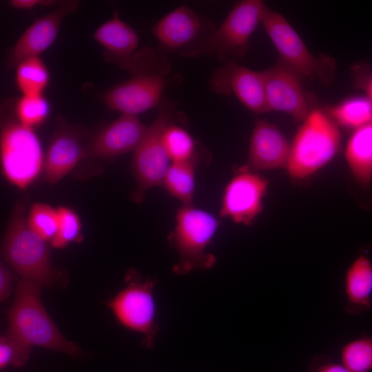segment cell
<instances>
[{
	"label": "cell",
	"instance_id": "6da1fadb",
	"mask_svg": "<svg viewBox=\"0 0 372 372\" xmlns=\"http://www.w3.org/2000/svg\"><path fill=\"white\" fill-rule=\"evenodd\" d=\"M42 287L24 278L17 282L8 311V331L32 347L80 358L83 355L81 348L63 336L45 310L41 300Z\"/></svg>",
	"mask_w": 372,
	"mask_h": 372
},
{
	"label": "cell",
	"instance_id": "7a4b0ae2",
	"mask_svg": "<svg viewBox=\"0 0 372 372\" xmlns=\"http://www.w3.org/2000/svg\"><path fill=\"white\" fill-rule=\"evenodd\" d=\"M23 202L18 203L5 233L1 253L5 261L22 278L42 286H63L51 264L46 241L28 226Z\"/></svg>",
	"mask_w": 372,
	"mask_h": 372
},
{
	"label": "cell",
	"instance_id": "3957f363",
	"mask_svg": "<svg viewBox=\"0 0 372 372\" xmlns=\"http://www.w3.org/2000/svg\"><path fill=\"white\" fill-rule=\"evenodd\" d=\"M341 133L334 121L320 110L309 112L290 146L286 170L293 180L310 177L339 151Z\"/></svg>",
	"mask_w": 372,
	"mask_h": 372
},
{
	"label": "cell",
	"instance_id": "277c9868",
	"mask_svg": "<svg viewBox=\"0 0 372 372\" xmlns=\"http://www.w3.org/2000/svg\"><path fill=\"white\" fill-rule=\"evenodd\" d=\"M220 220L211 213L192 205H182L169 239L178 254L173 271L178 276L214 267L216 256L207 250Z\"/></svg>",
	"mask_w": 372,
	"mask_h": 372
},
{
	"label": "cell",
	"instance_id": "5b68a950",
	"mask_svg": "<svg viewBox=\"0 0 372 372\" xmlns=\"http://www.w3.org/2000/svg\"><path fill=\"white\" fill-rule=\"evenodd\" d=\"M216 27L186 5L180 6L162 17L152 28L161 51L182 57L207 55Z\"/></svg>",
	"mask_w": 372,
	"mask_h": 372
},
{
	"label": "cell",
	"instance_id": "8992f818",
	"mask_svg": "<svg viewBox=\"0 0 372 372\" xmlns=\"http://www.w3.org/2000/svg\"><path fill=\"white\" fill-rule=\"evenodd\" d=\"M260 23L281 56L282 62L296 74L317 79L323 83L332 80L335 74V61L325 56H313L281 14L265 4Z\"/></svg>",
	"mask_w": 372,
	"mask_h": 372
},
{
	"label": "cell",
	"instance_id": "52a82bcc",
	"mask_svg": "<svg viewBox=\"0 0 372 372\" xmlns=\"http://www.w3.org/2000/svg\"><path fill=\"white\" fill-rule=\"evenodd\" d=\"M156 280L143 279L134 271L125 277V286L107 302L118 322L142 335V344L154 347L159 331L154 291Z\"/></svg>",
	"mask_w": 372,
	"mask_h": 372
},
{
	"label": "cell",
	"instance_id": "ba28073f",
	"mask_svg": "<svg viewBox=\"0 0 372 372\" xmlns=\"http://www.w3.org/2000/svg\"><path fill=\"white\" fill-rule=\"evenodd\" d=\"M1 164L3 174L20 189L28 187L44 166L41 142L33 129L18 120L7 121L0 139Z\"/></svg>",
	"mask_w": 372,
	"mask_h": 372
},
{
	"label": "cell",
	"instance_id": "9c48e42d",
	"mask_svg": "<svg viewBox=\"0 0 372 372\" xmlns=\"http://www.w3.org/2000/svg\"><path fill=\"white\" fill-rule=\"evenodd\" d=\"M174 108L171 102L162 104L158 115L147 126L134 150L132 167L138 187L136 197L153 187L162 185L172 164L164 147L163 134L166 127L173 122Z\"/></svg>",
	"mask_w": 372,
	"mask_h": 372
},
{
	"label": "cell",
	"instance_id": "30bf717a",
	"mask_svg": "<svg viewBox=\"0 0 372 372\" xmlns=\"http://www.w3.org/2000/svg\"><path fill=\"white\" fill-rule=\"evenodd\" d=\"M264 6L260 0L237 3L216 28L207 55L215 56L222 64L237 63L246 53L250 38L260 23Z\"/></svg>",
	"mask_w": 372,
	"mask_h": 372
},
{
	"label": "cell",
	"instance_id": "8fae6325",
	"mask_svg": "<svg viewBox=\"0 0 372 372\" xmlns=\"http://www.w3.org/2000/svg\"><path fill=\"white\" fill-rule=\"evenodd\" d=\"M268 180L247 165L237 168L225 187L220 215L250 225L263 209Z\"/></svg>",
	"mask_w": 372,
	"mask_h": 372
},
{
	"label": "cell",
	"instance_id": "7c38bea8",
	"mask_svg": "<svg viewBox=\"0 0 372 372\" xmlns=\"http://www.w3.org/2000/svg\"><path fill=\"white\" fill-rule=\"evenodd\" d=\"M175 80V77L157 72L136 74L110 87L103 100L110 109L121 114L137 116L158 105L165 89Z\"/></svg>",
	"mask_w": 372,
	"mask_h": 372
},
{
	"label": "cell",
	"instance_id": "4fadbf2b",
	"mask_svg": "<svg viewBox=\"0 0 372 372\" xmlns=\"http://www.w3.org/2000/svg\"><path fill=\"white\" fill-rule=\"evenodd\" d=\"M209 86L218 94L227 96L233 93L254 113L270 112L262 72L251 70L237 63L222 64L211 75Z\"/></svg>",
	"mask_w": 372,
	"mask_h": 372
},
{
	"label": "cell",
	"instance_id": "5bb4252c",
	"mask_svg": "<svg viewBox=\"0 0 372 372\" xmlns=\"http://www.w3.org/2000/svg\"><path fill=\"white\" fill-rule=\"evenodd\" d=\"M79 1H61L58 7L35 20L11 48L8 57L9 68H16L25 59L39 56L56 40L61 23L80 7Z\"/></svg>",
	"mask_w": 372,
	"mask_h": 372
},
{
	"label": "cell",
	"instance_id": "9a60e30c",
	"mask_svg": "<svg viewBox=\"0 0 372 372\" xmlns=\"http://www.w3.org/2000/svg\"><path fill=\"white\" fill-rule=\"evenodd\" d=\"M267 104L270 112H282L304 120L309 108L296 73L279 62L262 71Z\"/></svg>",
	"mask_w": 372,
	"mask_h": 372
},
{
	"label": "cell",
	"instance_id": "2e32d148",
	"mask_svg": "<svg viewBox=\"0 0 372 372\" xmlns=\"http://www.w3.org/2000/svg\"><path fill=\"white\" fill-rule=\"evenodd\" d=\"M290 146L275 125L257 119L250 138L247 165L255 172L286 169Z\"/></svg>",
	"mask_w": 372,
	"mask_h": 372
},
{
	"label": "cell",
	"instance_id": "e0dca14e",
	"mask_svg": "<svg viewBox=\"0 0 372 372\" xmlns=\"http://www.w3.org/2000/svg\"><path fill=\"white\" fill-rule=\"evenodd\" d=\"M147 127L138 116L121 114L105 126L94 139L92 154L100 158H113L134 151L141 141Z\"/></svg>",
	"mask_w": 372,
	"mask_h": 372
},
{
	"label": "cell",
	"instance_id": "ac0fdd59",
	"mask_svg": "<svg viewBox=\"0 0 372 372\" xmlns=\"http://www.w3.org/2000/svg\"><path fill=\"white\" fill-rule=\"evenodd\" d=\"M93 38L107 51L108 58L120 67L132 71L139 44L136 31L116 13L94 31Z\"/></svg>",
	"mask_w": 372,
	"mask_h": 372
},
{
	"label": "cell",
	"instance_id": "d6986e66",
	"mask_svg": "<svg viewBox=\"0 0 372 372\" xmlns=\"http://www.w3.org/2000/svg\"><path fill=\"white\" fill-rule=\"evenodd\" d=\"M72 127H63L53 136L44 159L47 180L55 184L69 173L85 154L82 140Z\"/></svg>",
	"mask_w": 372,
	"mask_h": 372
},
{
	"label": "cell",
	"instance_id": "ffe728a7",
	"mask_svg": "<svg viewBox=\"0 0 372 372\" xmlns=\"http://www.w3.org/2000/svg\"><path fill=\"white\" fill-rule=\"evenodd\" d=\"M344 310L349 315L367 312L372 305V261L358 256L346 269L343 278Z\"/></svg>",
	"mask_w": 372,
	"mask_h": 372
},
{
	"label": "cell",
	"instance_id": "44dd1931",
	"mask_svg": "<svg viewBox=\"0 0 372 372\" xmlns=\"http://www.w3.org/2000/svg\"><path fill=\"white\" fill-rule=\"evenodd\" d=\"M344 156L355 181L363 187H369L372 182V123L353 130Z\"/></svg>",
	"mask_w": 372,
	"mask_h": 372
},
{
	"label": "cell",
	"instance_id": "7402d4cb",
	"mask_svg": "<svg viewBox=\"0 0 372 372\" xmlns=\"http://www.w3.org/2000/svg\"><path fill=\"white\" fill-rule=\"evenodd\" d=\"M200 161L172 163L162 186L182 205H192L195 192V174Z\"/></svg>",
	"mask_w": 372,
	"mask_h": 372
},
{
	"label": "cell",
	"instance_id": "603a6c76",
	"mask_svg": "<svg viewBox=\"0 0 372 372\" xmlns=\"http://www.w3.org/2000/svg\"><path fill=\"white\" fill-rule=\"evenodd\" d=\"M49 81V70L39 56L25 59L16 67L15 81L22 95L43 94Z\"/></svg>",
	"mask_w": 372,
	"mask_h": 372
},
{
	"label": "cell",
	"instance_id": "cb8c5ba5",
	"mask_svg": "<svg viewBox=\"0 0 372 372\" xmlns=\"http://www.w3.org/2000/svg\"><path fill=\"white\" fill-rule=\"evenodd\" d=\"M164 147L172 163L200 161L196 142L187 130L174 122L163 134Z\"/></svg>",
	"mask_w": 372,
	"mask_h": 372
},
{
	"label": "cell",
	"instance_id": "d4e9b609",
	"mask_svg": "<svg viewBox=\"0 0 372 372\" xmlns=\"http://www.w3.org/2000/svg\"><path fill=\"white\" fill-rule=\"evenodd\" d=\"M331 115L337 125L355 130L372 123V100L351 98L331 108Z\"/></svg>",
	"mask_w": 372,
	"mask_h": 372
},
{
	"label": "cell",
	"instance_id": "484cf974",
	"mask_svg": "<svg viewBox=\"0 0 372 372\" xmlns=\"http://www.w3.org/2000/svg\"><path fill=\"white\" fill-rule=\"evenodd\" d=\"M340 362L351 372L372 371V336L362 335L346 342L340 351Z\"/></svg>",
	"mask_w": 372,
	"mask_h": 372
},
{
	"label": "cell",
	"instance_id": "4316f807",
	"mask_svg": "<svg viewBox=\"0 0 372 372\" xmlns=\"http://www.w3.org/2000/svg\"><path fill=\"white\" fill-rule=\"evenodd\" d=\"M14 112L20 123L34 130L47 119L50 106L43 94L22 95L15 103Z\"/></svg>",
	"mask_w": 372,
	"mask_h": 372
},
{
	"label": "cell",
	"instance_id": "83f0119b",
	"mask_svg": "<svg viewBox=\"0 0 372 372\" xmlns=\"http://www.w3.org/2000/svg\"><path fill=\"white\" fill-rule=\"evenodd\" d=\"M33 347L17 335L7 331L0 337V369H15L26 364Z\"/></svg>",
	"mask_w": 372,
	"mask_h": 372
},
{
	"label": "cell",
	"instance_id": "f1b7e54d",
	"mask_svg": "<svg viewBox=\"0 0 372 372\" xmlns=\"http://www.w3.org/2000/svg\"><path fill=\"white\" fill-rule=\"evenodd\" d=\"M30 228L45 241H51L58 229L56 209L43 203H34L26 217Z\"/></svg>",
	"mask_w": 372,
	"mask_h": 372
},
{
	"label": "cell",
	"instance_id": "f546056e",
	"mask_svg": "<svg viewBox=\"0 0 372 372\" xmlns=\"http://www.w3.org/2000/svg\"><path fill=\"white\" fill-rule=\"evenodd\" d=\"M58 214V229L50 241L53 247L64 248L70 243L80 240L81 223L77 214L72 209L59 207Z\"/></svg>",
	"mask_w": 372,
	"mask_h": 372
},
{
	"label": "cell",
	"instance_id": "4dcf8cb0",
	"mask_svg": "<svg viewBox=\"0 0 372 372\" xmlns=\"http://www.w3.org/2000/svg\"><path fill=\"white\" fill-rule=\"evenodd\" d=\"M15 275L3 262L0 263V300L6 301L12 291L13 282Z\"/></svg>",
	"mask_w": 372,
	"mask_h": 372
},
{
	"label": "cell",
	"instance_id": "1f68e13d",
	"mask_svg": "<svg viewBox=\"0 0 372 372\" xmlns=\"http://www.w3.org/2000/svg\"><path fill=\"white\" fill-rule=\"evenodd\" d=\"M9 5L17 10H31L37 6H54L56 1L52 0H12L8 2Z\"/></svg>",
	"mask_w": 372,
	"mask_h": 372
},
{
	"label": "cell",
	"instance_id": "d6a6232c",
	"mask_svg": "<svg viewBox=\"0 0 372 372\" xmlns=\"http://www.w3.org/2000/svg\"><path fill=\"white\" fill-rule=\"evenodd\" d=\"M312 372H351L341 362L328 360H317L311 368Z\"/></svg>",
	"mask_w": 372,
	"mask_h": 372
},
{
	"label": "cell",
	"instance_id": "836d02e7",
	"mask_svg": "<svg viewBox=\"0 0 372 372\" xmlns=\"http://www.w3.org/2000/svg\"><path fill=\"white\" fill-rule=\"evenodd\" d=\"M363 87L368 93L369 97L372 99V75L366 79Z\"/></svg>",
	"mask_w": 372,
	"mask_h": 372
},
{
	"label": "cell",
	"instance_id": "e575fe53",
	"mask_svg": "<svg viewBox=\"0 0 372 372\" xmlns=\"http://www.w3.org/2000/svg\"><path fill=\"white\" fill-rule=\"evenodd\" d=\"M371 99V98H370ZM372 100V99H371Z\"/></svg>",
	"mask_w": 372,
	"mask_h": 372
}]
</instances>
